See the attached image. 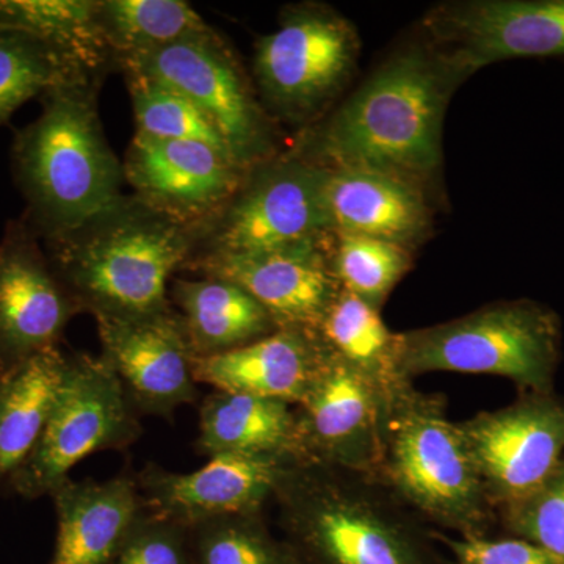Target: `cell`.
<instances>
[{"label":"cell","mask_w":564,"mask_h":564,"mask_svg":"<svg viewBox=\"0 0 564 564\" xmlns=\"http://www.w3.org/2000/svg\"><path fill=\"white\" fill-rule=\"evenodd\" d=\"M467 79L430 41L400 47L300 152L326 169L388 173L429 191L443 165L445 111Z\"/></svg>","instance_id":"6da1fadb"},{"label":"cell","mask_w":564,"mask_h":564,"mask_svg":"<svg viewBox=\"0 0 564 564\" xmlns=\"http://www.w3.org/2000/svg\"><path fill=\"white\" fill-rule=\"evenodd\" d=\"M272 502L302 564H440L421 518L378 475L300 459Z\"/></svg>","instance_id":"7a4b0ae2"},{"label":"cell","mask_w":564,"mask_h":564,"mask_svg":"<svg viewBox=\"0 0 564 564\" xmlns=\"http://www.w3.org/2000/svg\"><path fill=\"white\" fill-rule=\"evenodd\" d=\"M96 82L82 77L44 93L40 117L14 140V176L32 228L47 242L104 220L129 199L124 169L104 133Z\"/></svg>","instance_id":"3957f363"},{"label":"cell","mask_w":564,"mask_h":564,"mask_svg":"<svg viewBox=\"0 0 564 564\" xmlns=\"http://www.w3.org/2000/svg\"><path fill=\"white\" fill-rule=\"evenodd\" d=\"M50 261L82 313L140 317L173 306L169 282L192 258V228L128 199L104 220L50 240Z\"/></svg>","instance_id":"277c9868"},{"label":"cell","mask_w":564,"mask_h":564,"mask_svg":"<svg viewBox=\"0 0 564 564\" xmlns=\"http://www.w3.org/2000/svg\"><path fill=\"white\" fill-rule=\"evenodd\" d=\"M378 477L421 519L459 536H488L497 513L458 422L441 395L403 389L386 404Z\"/></svg>","instance_id":"5b68a950"},{"label":"cell","mask_w":564,"mask_h":564,"mask_svg":"<svg viewBox=\"0 0 564 564\" xmlns=\"http://www.w3.org/2000/svg\"><path fill=\"white\" fill-rule=\"evenodd\" d=\"M562 345V318L552 307L505 300L399 333V364L411 381L432 372L494 375L513 381L519 393H551Z\"/></svg>","instance_id":"8992f818"},{"label":"cell","mask_w":564,"mask_h":564,"mask_svg":"<svg viewBox=\"0 0 564 564\" xmlns=\"http://www.w3.org/2000/svg\"><path fill=\"white\" fill-rule=\"evenodd\" d=\"M143 433L141 415L102 355H66L65 373L39 444L11 477L25 500L50 497L85 458L126 451Z\"/></svg>","instance_id":"52a82bcc"},{"label":"cell","mask_w":564,"mask_h":564,"mask_svg":"<svg viewBox=\"0 0 564 564\" xmlns=\"http://www.w3.org/2000/svg\"><path fill=\"white\" fill-rule=\"evenodd\" d=\"M359 51L355 25L336 10L291 7L276 31L256 44L254 77L263 102L293 124L315 120L351 80Z\"/></svg>","instance_id":"ba28073f"},{"label":"cell","mask_w":564,"mask_h":564,"mask_svg":"<svg viewBox=\"0 0 564 564\" xmlns=\"http://www.w3.org/2000/svg\"><path fill=\"white\" fill-rule=\"evenodd\" d=\"M120 65L191 99L217 126L243 172L273 159L272 121L239 62L214 31L129 55Z\"/></svg>","instance_id":"9c48e42d"},{"label":"cell","mask_w":564,"mask_h":564,"mask_svg":"<svg viewBox=\"0 0 564 564\" xmlns=\"http://www.w3.org/2000/svg\"><path fill=\"white\" fill-rule=\"evenodd\" d=\"M328 176L329 169L300 151L256 166L217 215L206 252L243 254L334 236Z\"/></svg>","instance_id":"30bf717a"},{"label":"cell","mask_w":564,"mask_h":564,"mask_svg":"<svg viewBox=\"0 0 564 564\" xmlns=\"http://www.w3.org/2000/svg\"><path fill=\"white\" fill-rule=\"evenodd\" d=\"M426 39L473 76L510 58L564 57V0H455L423 18Z\"/></svg>","instance_id":"8fae6325"},{"label":"cell","mask_w":564,"mask_h":564,"mask_svg":"<svg viewBox=\"0 0 564 564\" xmlns=\"http://www.w3.org/2000/svg\"><path fill=\"white\" fill-rule=\"evenodd\" d=\"M458 425L496 513L536 488L564 456V399L555 392L519 393Z\"/></svg>","instance_id":"7c38bea8"},{"label":"cell","mask_w":564,"mask_h":564,"mask_svg":"<svg viewBox=\"0 0 564 564\" xmlns=\"http://www.w3.org/2000/svg\"><path fill=\"white\" fill-rule=\"evenodd\" d=\"M96 323L101 355L141 417L173 421L181 406L196 403V355L173 306L140 317L96 318Z\"/></svg>","instance_id":"4fadbf2b"},{"label":"cell","mask_w":564,"mask_h":564,"mask_svg":"<svg viewBox=\"0 0 564 564\" xmlns=\"http://www.w3.org/2000/svg\"><path fill=\"white\" fill-rule=\"evenodd\" d=\"M76 302L25 221L10 223L0 242V378L58 347Z\"/></svg>","instance_id":"5bb4252c"},{"label":"cell","mask_w":564,"mask_h":564,"mask_svg":"<svg viewBox=\"0 0 564 564\" xmlns=\"http://www.w3.org/2000/svg\"><path fill=\"white\" fill-rule=\"evenodd\" d=\"M329 237L243 254L204 252L191 267L204 276L240 285L278 328L317 332L340 292Z\"/></svg>","instance_id":"9a60e30c"},{"label":"cell","mask_w":564,"mask_h":564,"mask_svg":"<svg viewBox=\"0 0 564 564\" xmlns=\"http://www.w3.org/2000/svg\"><path fill=\"white\" fill-rule=\"evenodd\" d=\"M122 169L140 203L191 228L217 217L248 174L228 152L209 144L141 133L133 137Z\"/></svg>","instance_id":"2e32d148"},{"label":"cell","mask_w":564,"mask_h":564,"mask_svg":"<svg viewBox=\"0 0 564 564\" xmlns=\"http://www.w3.org/2000/svg\"><path fill=\"white\" fill-rule=\"evenodd\" d=\"M384 408L372 386L328 350L313 388L295 406L304 455L329 466L378 475Z\"/></svg>","instance_id":"e0dca14e"},{"label":"cell","mask_w":564,"mask_h":564,"mask_svg":"<svg viewBox=\"0 0 564 564\" xmlns=\"http://www.w3.org/2000/svg\"><path fill=\"white\" fill-rule=\"evenodd\" d=\"M292 463L218 455L185 474L148 463L135 474V480L148 513L191 529L223 516L263 513L282 470Z\"/></svg>","instance_id":"ac0fdd59"},{"label":"cell","mask_w":564,"mask_h":564,"mask_svg":"<svg viewBox=\"0 0 564 564\" xmlns=\"http://www.w3.org/2000/svg\"><path fill=\"white\" fill-rule=\"evenodd\" d=\"M328 348L317 332H276L218 355L195 359L198 384L215 391L245 393L299 406L313 388Z\"/></svg>","instance_id":"d6986e66"},{"label":"cell","mask_w":564,"mask_h":564,"mask_svg":"<svg viewBox=\"0 0 564 564\" xmlns=\"http://www.w3.org/2000/svg\"><path fill=\"white\" fill-rule=\"evenodd\" d=\"M57 538L50 564H113L147 514L135 474L63 481L51 494Z\"/></svg>","instance_id":"ffe728a7"},{"label":"cell","mask_w":564,"mask_h":564,"mask_svg":"<svg viewBox=\"0 0 564 564\" xmlns=\"http://www.w3.org/2000/svg\"><path fill=\"white\" fill-rule=\"evenodd\" d=\"M326 204L333 234L373 237L414 251L432 232L426 188L392 174L329 169Z\"/></svg>","instance_id":"44dd1931"},{"label":"cell","mask_w":564,"mask_h":564,"mask_svg":"<svg viewBox=\"0 0 564 564\" xmlns=\"http://www.w3.org/2000/svg\"><path fill=\"white\" fill-rule=\"evenodd\" d=\"M196 448L204 456L242 455L300 462L304 455L295 406L215 391L199 408Z\"/></svg>","instance_id":"7402d4cb"},{"label":"cell","mask_w":564,"mask_h":564,"mask_svg":"<svg viewBox=\"0 0 564 564\" xmlns=\"http://www.w3.org/2000/svg\"><path fill=\"white\" fill-rule=\"evenodd\" d=\"M173 302L196 358L231 351L278 329L262 304L231 281L177 280Z\"/></svg>","instance_id":"603a6c76"},{"label":"cell","mask_w":564,"mask_h":564,"mask_svg":"<svg viewBox=\"0 0 564 564\" xmlns=\"http://www.w3.org/2000/svg\"><path fill=\"white\" fill-rule=\"evenodd\" d=\"M328 350L362 377L389 404L414 381L399 364V333H392L375 310L340 289L317 329Z\"/></svg>","instance_id":"cb8c5ba5"},{"label":"cell","mask_w":564,"mask_h":564,"mask_svg":"<svg viewBox=\"0 0 564 564\" xmlns=\"http://www.w3.org/2000/svg\"><path fill=\"white\" fill-rule=\"evenodd\" d=\"M61 347L33 356L0 378V488L39 444L65 373Z\"/></svg>","instance_id":"d4e9b609"},{"label":"cell","mask_w":564,"mask_h":564,"mask_svg":"<svg viewBox=\"0 0 564 564\" xmlns=\"http://www.w3.org/2000/svg\"><path fill=\"white\" fill-rule=\"evenodd\" d=\"M0 25L51 41L93 74L113 58L99 22V0H0Z\"/></svg>","instance_id":"484cf974"},{"label":"cell","mask_w":564,"mask_h":564,"mask_svg":"<svg viewBox=\"0 0 564 564\" xmlns=\"http://www.w3.org/2000/svg\"><path fill=\"white\" fill-rule=\"evenodd\" d=\"M98 76L51 41L0 25V126L22 104L82 77Z\"/></svg>","instance_id":"4316f807"},{"label":"cell","mask_w":564,"mask_h":564,"mask_svg":"<svg viewBox=\"0 0 564 564\" xmlns=\"http://www.w3.org/2000/svg\"><path fill=\"white\" fill-rule=\"evenodd\" d=\"M99 22L118 61L212 32L182 0H99Z\"/></svg>","instance_id":"83f0119b"},{"label":"cell","mask_w":564,"mask_h":564,"mask_svg":"<svg viewBox=\"0 0 564 564\" xmlns=\"http://www.w3.org/2000/svg\"><path fill=\"white\" fill-rule=\"evenodd\" d=\"M414 251L388 240L334 234L333 270L340 289L381 311L413 267Z\"/></svg>","instance_id":"f1b7e54d"},{"label":"cell","mask_w":564,"mask_h":564,"mask_svg":"<svg viewBox=\"0 0 564 564\" xmlns=\"http://www.w3.org/2000/svg\"><path fill=\"white\" fill-rule=\"evenodd\" d=\"M188 530L198 564H302L263 513L223 516Z\"/></svg>","instance_id":"f546056e"},{"label":"cell","mask_w":564,"mask_h":564,"mask_svg":"<svg viewBox=\"0 0 564 564\" xmlns=\"http://www.w3.org/2000/svg\"><path fill=\"white\" fill-rule=\"evenodd\" d=\"M124 74L135 115V133L159 140L198 141L231 155L217 126L191 99L141 74Z\"/></svg>","instance_id":"4dcf8cb0"},{"label":"cell","mask_w":564,"mask_h":564,"mask_svg":"<svg viewBox=\"0 0 564 564\" xmlns=\"http://www.w3.org/2000/svg\"><path fill=\"white\" fill-rule=\"evenodd\" d=\"M497 516L511 536L540 545L564 563V456L536 488L499 508Z\"/></svg>","instance_id":"1f68e13d"},{"label":"cell","mask_w":564,"mask_h":564,"mask_svg":"<svg viewBox=\"0 0 564 564\" xmlns=\"http://www.w3.org/2000/svg\"><path fill=\"white\" fill-rule=\"evenodd\" d=\"M113 564H198L187 527L148 513L122 545Z\"/></svg>","instance_id":"d6a6232c"},{"label":"cell","mask_w":564,"mask_h":564,"mask_svg":"<svg viewBox=\"0 0 564 564\" xmlns=\"http://www.w3.org/2000/svg\"><path fill=\"white\" fill-rule=\"evenodd\" d=\"M456 564H564L540 545L521 538H443Z\"/></svg>","instance_id":"836d02e7"}]
</instances>
